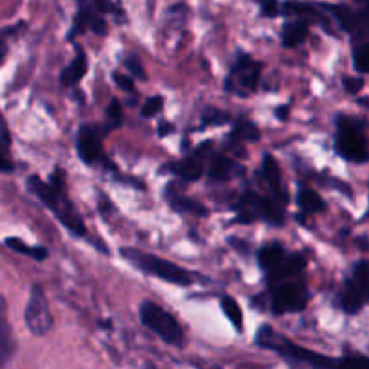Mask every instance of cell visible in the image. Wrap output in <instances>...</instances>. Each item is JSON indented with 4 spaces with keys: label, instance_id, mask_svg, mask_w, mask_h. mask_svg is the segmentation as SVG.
I'll list each match as a JSON object with an SVG mask.
<instances>
[{
    "label": "cell",
    "instance_id": "cell-24",
    "mask_svg": "<svg viewBox=\"0 0 369 369\" xmlns=\"http://www.w3.org/2000/svg\"><path fill=\"white\" fill-rule=\"evenodd\" d=\"M260 130L247 117L238 119L233 132H231V140H234V143H256V140H260Z\"/></svg>",
    "mask_w": 369,
    "mask_h": 369
},
{
    "label": "cell",
    "instance_id": "cell-25",
    "mask_svg": "<svg viewBox=\"0 0 369 369\" xmlns=\"http://www.w3.org/2000/svg\"><path fill=\"white\" fill-rule=\"evenodd\" d=\"M353 283L361 290L364 303H369V261L361 260L353 265Z\"/></svg>",
    "mask_w": 369,
    "mask_h": 369
},
{
    "label": "cell",
    "instance_id": "cell-18",
    "mask_svg": "<svg viewBox=\"0 0 369 369\" xmlns=\"http://www.w3.org/2000/svg\"><path fill=\"white\" fill-rule=\"evenodd\" d=\"M166 198H168V204L171 205L175 211L197 214V217H207L209 214V211L205 205H202L200 202H197V200H193V198L186 197V195L179 193L175 188H169L168 191H166Z\"/></svg>",
    "mask_w": 369,
    "mask_h": 369
},
{
    "label": "cell",
    "instance_id": "cell-31",
    "mask_svg": "<svg viewBox=\"0 0 369 369\" xmlns=\"http://www.w3.org/2000/svg\"><path fill=\"white\" fill-rule=\"evenodd\" d=\"M89 29L92 32H96V35H99V37H104V35L109 32V24L104 22V18L101 13L94 11L89 20Z\"/></svg>",
    "mask_w": 369,
    "mask_h": 369
},
{
    "label": "cell",
    "instance_id": "cell-26",
    "mask_svg": "<svg viewBox=\"0 0 369 369\" xmlns=\"http://www.w3.org/2000/svg\"><path fill=\"white\" fill-rule=\"evenodd\" d=\"M6 245L15 253L25 254V256H31L38 261L45 260L49 256L47 249H44V247H31V245L24 243V240H18V238H6Z\"/></svg>",
    "mask_w": 369,
    "mask_h": 369
},
{
    "label": "cell",
    "instance_id": "cell-10",
    "mask_svg": "<svg viewBox=\"0 0 369 369\" xmlns=\"http://www.w3.org/2000/svg\"><path fill=\"white\" fill-rule=\"evenodd\" d=\"M76 150L85 164H104L107 169L116 171V164L104 157L103 140H101V133L96 126H81L76 135Z\"/></svg>",
    "mask_w": 369,
    "mask_h": 369
},
{
    "label": "cell",
    "instance_id": "cell-32",
    "mask_svg": "<svg viewBox=\"0 0 369 369\" xmlns=\"http://www.w3.org/2000/svg\"><path fill=\"white\" fill-rule=\"evenodd\" d=\"M258 4L261 8V15L269 16V18H274L281 13L279 0H258Z\"/></svg>",
    "mask_w": 369,
    "mask_h": 369
},
{
    "label": "cell",
    "instance_id": "cell-27",
    "mask_svg": "<svg viewBox=\"0 0 369 369\" xmlns=\"http://www.w3.org/2000/svg\"><path fill=\"white\" fill-rule=\"evenodd\" d=\"M222 310H224L225 317L229 319L231 325L234 326L236 332H241L243 329V313H241L240 305L234 301L233 297H222Z\"/></svg>",
    "mask_w": 369,
    "mask_h": 369
},
{
    "label": "cell",
    "instance_id": "cell-17",
    "mask_svg": "<svg viewBox=\"0 0 369 369\" xmlns=\"http://www.w3.org/2000/svg\"><path fill=\"white\" fill-rule=\"evenodd\" d=\"M337 303L342 312L349 313V315H355V313L361 312L362 306H364V297H362L361 290L357 289L353 279H346L344 286L339 292Z\"/></svg>",
    "mask_w": 369,
    "mask_h": 369
},
{
    "label": "cell",
    "instance_id": "cell-14",
    "mask_svg": "<svg viewBox=\"0 0 369 369\" xmlns=\"http://www.w3.org/2000/svg\"><path fill=\"white\" fill-rule=\"evenodd\" d=\"M261 173H263V179H265L267 186H269L270 189V197L279 200L281 204H286V202H289V195H286V189L283 188V182H281L279 166H277V161L270 153H267V155L263 157Z\"/></svg>",
    "mask_w": 369,
    "mask_h": 369
},
{
    "label": "cell",
    "instance_id": "cell-5",
    "mask_svg": "<svg viewBox=\"0 0 369 369\" xmlns=\"http://www.w3.org/2000/svg\"><path fill=\"white\" fill-rule=\"evenodd\" d=\"M285 204H281L274 197H261L254 191H245L240 198V204L236 205L238 220L243 224H249L254 220L269 222L270 225L285 224Z\"/></svg>",
    "mask_w": 369,
    "mask_h": 369
},
{
    "label": "cell",
    "instance_id": "cell-42",
    "mask_svg": "<svg viewBox=\"0 0 369 369\" xmlns=\"http://www.w3.org/2000/svg\"><path fill=\"white\" fill-rule=\"evenodd\" d=\"M78 2H85V0H78Z\"/></svg>",
    "mask_w": 369,
    "mask_h": 369
},
{
    "label": "cell",
    "instance_id": "cell-2",
    "mask_svg": "<svg viewBox=\"0 0 369 369\" xmlns=\"http://www.w3.org/2000/svg\"><path fill=\"white\" fill-rule=\"evenodd\" d=\"M256 344L261 348L276 351L281 358H285L292 365H312V368H329L337 365V361L325 357V355L306 349L303 346L294 344L290 339L283 337L281 333L274 332L269 325H263L256 333Z\"/></svg>",
    "mask_w": 369,
    "mask_h": 369
},
{
    "label": "cell",
    "instance_id": "cell-16",
    "mask_svg": "<svg viewBox=\"0 0 369 369\" xmlns=\"http://www.w3.org/2000/svg\"><path fill=\"white\" fill-rule=\"evenodd\" d=\"M76 49H78L76 58H74V60L71 61V63H68L60 74V81L65 85V87H73V85L80 83L81 78H83L85 74H87V71H89V58H87V52H85L81 47H76Z\"/></svg>",
    "mask_w": 369,
    "mask_h": 369
},
{
    "label": "cell",
    "instance_id": "cell-23",
    "mask_svg": "<svg viewBox=\"0 0 369 369\" xmlns=\"http://www.w3.org/2000/svg\"><path fill=\"white\" fill-rule=\"evenodd\" d=\"M297 205H299L303 213L306 214L322 213L326 209V202L319 197V193H315L310 188L299 189V193H297Z\"/></svg>",
    "mask_w": 369,
    "mask_h": 369
},
{
    "label": "cell",
    "instance_id": "cell-6",
    "mask_svg": "<svg viewBox=\"0 0 369 369\" xmlns=\"http://www.w3.org/2000/svg\"><path fill=\"white\" fill-rule=\"evenodd\" d=\"M139 317L146 328L157 333L164 342L171 346H182V342H184L182 326L162 306H159L153 301H143L139 308Z\"/></svg>",
    "mask_w": 369,
    "mask_h": 369
},
{
    "label": "cell",
    "instance_id": "cell-39",
    "mask_svg": "<svg viewBox=\"0 0 369 369\" xmlns=\"http://www.w3.org/2000/svg\"><path fill=\"white\" fill-rule=\"evenodd\" d=\"M6 54H8V44L0 38V63L6 60Z\"/></svg>",
    "mask_w": 369,
    "mask_h": 369
},
{
    "label": "cell",
    "instance_id": "cell-12",
    "mask_svg": "<svg viewBox=\"0 0 369 369\" xmlns=\"http://www.w3.org/2000/svg\"><path fill=\"white\" fill-rule=\"evenodd\" d=\"M211 148V143H204L197 152L193 153L188 159L182 161L171 162L168 166L169 173H173L175 177L182 179V181H198L204 173V159H205V150Z\"/></svg>",
    "mask_w": 369,
    "mask_h": 369
},
{
    "label": "cell",
    "instance_id": "cell-8",
    "mask_svg": "<svg viewBox=\"0 0 369 369\" xmlns=\"http://www.w3.org/2000/svg\"><path fill=\"white\" fill-rule=\"evenodd\" d=\"M310 299V294L303 283H285V279L279 281V285L274 286L272 297H270V310L276 315L281 313L301 312L306 308Z\"/></svg>",
    "mask_w": 369,
    "mask_h": 369
},
{
    "label": "cell",
    "instance_id": "cell-41",
    "mask_svg": "<svg viewBox=\"0 0 369 369\" xmlns=\"http://www.w3.org/2000/svg\"><path fill=\"white\" fill-rule=\"evenodd\" d=\"M353 2L358 6V8L364 9L365 13H369V0H353Z\"/></svg>",
    "mask_w": 369,
    "mask_h": 369
},
{
    "label": "cell",
    "instance_id": "cell-7",
    "mask_svg": "<svg viewBox=\"0 0 369 369\" xmlns=\"http://www.w3.org/2000/svg\"><path fill=\"white\" fill-rule=\"evenodd\" d=\"M261 71H263V65L260 61L245 52H240L225 78V90L238 97H249L250 94L256 92Z\"/></svg>",
    "mask_w": 369,
    "mask_h": 369
},
{
    "label": "cell",
    "instance_id": "cell-13",
    "mask_svg": "<svg viewBox=\"0 0 369 369\" xmlns=\"http://www.w3.org/2000/svg\"><path fill=\"white\" fill-rule=\"evenodd\" d=\"M15 339H13V329L8 319V303L6 297L0 294V368H4L9 358L15 353Z\"/></svg>",
    "mask_w": 369,
    "mask_h": 369
},
{
    "label": "cell",
    "instance_id": "cell-34",
    "mask_svg": "<svg viewBox=\"0 0 369 369\" xmlns=\"http://www.w3.org/2000/svg\"><path fill=\"white\" fill-rule=\"evenodd\" d=\"M342 85H344V90L348 94H358L362 89H364V80L362 78H351V76H344L342 78Z\"/></svg>",
    "mask_w": 369,
    "mask_h": 369
},
{
    "label": "cell",
    "instance_id": "cell-21",
    "mask_svg": "<svg viewBox=\"0 0 369 369\" xmlns=\"http://www.w3.org/2000/svg\"><path fill=\"white\" fill-rule=\"evenodd\" d=\"M305 265H306V260L303 254L299 253L290 254V256H285V260L281 261V265L277 267L274 272H270V279L281 281V279H286V277L297 276L299 272H303Z\"/></svg>",
    "mask_w": 369,
    "mask_h": 369
},
{
    "label": "cell",
    "instance_id": "cell-11",
    "mask_svg": "<svg viewBox=\"0 0 369 369\" xmlns=\"http://www.w3.org/2000/svg\"><path fill=\"white\" fill-rule=\"evenodd\" d=\"M322 8L332 15V18L337 22L342 31L351 35V38L361 37L365 31H369V13H365L364 9H355L344 4H322Z\"/></svg>",
    "mask_w": 369,
    "mask_h": 369
},
{
    "label": "cell",
    "instance_id": "cell-35",
    "mask_svg": "<svg viewBox=\"0 0 369 369\" xmlns=\"http://www.w3.org/2000/svg\"><path fill=\"white\" fill-rule=\"evenodd\" d=\"M126 67H128L130 73L133 74L135 78H139V80H146V73H145V67H143V63H140V60L137 56H128L126 58Z\"/></svg>",
    "mask_w": 369,
    "mask_h": 369
},
{
    "label": "cell",
    "instance_id": "cell-15",
    "mask_svg": "<svg viewBox=\"0 0 369 369\" xmlns=\"http://www.w3.org/2000/svg\"><path fill=\"white\" fill-rule=\"evenodd\" d=\"M241 171H243V168L238 162H234L233 159L224 155H214L211 159V166H209V179L213 182H225L240 175Z\"/></svg>",
    "mask_w": 369,
    "mask_h": 369
},
{
    "label": "cell",
    "instance_id": "cell-30",
    "mask_svg": "<svg viewBox=\"0 0 369 369\" xmlns=\"http://www.w3.org/2000/svg\"><path fill=\"white\" fill-rule=\"evenodd\" d=\"M227 121H229V116L218 109H207L204 114H202V123H204V125L218 126V125H224V123H227Z\"/></svg>",
    "mask_w": 369,
    "mask_h": 369
},
{
    "label": "cell",
    "instance_id": "cell-22",
    "mask_svg": "<svg viewBox=\"0 0 369 369\" xmlns=\"http://www.w3.org/2000/svg\"><path fill=\"white\" fill-rule=\"evenodd\" d=\"M285 260V249L279 243H269L261 247L258 253V263L265 272H274L281 265V261Z\"/></svg>",
    "mask_w": 369,
    "mask_h": 369
},
{
    "label": "cell",
    "instance_id": "cell-9",
    "mask_svg": "<svg viewBox=\"0 0 369 369\" xmlns=\"http://www.w3.org/2000/svg\"><path fill=\"white\" fill-rule=\"evenodd\" d=\"M25 325L32 335H45L52 328V313L49 310L47 297L40 285H32L31 296H29L28 306L24 312Z\"/></svg>",
    "mask_w": 369,
    "mask_h": 369
},
{
    "label": "cell",
    "instance_id": "cell-36",
    "mask_svg": "<svg viewBox=\"0 0 369 369\" xmlns=\"http://www.w3.org/2000/svg\"><path fill=\"white\" fill-rule=\"evenodd\" d=\"M112 78H114V81H116L119 89H123L125 92H132V94L135 92V85H133L132 78L125 76V74H121V73H114Z\"/></svg>",
    "mask_w": 369,
    "mask_h": 369
},
{
    "label": "cell",
    "instance_id": "cell-3",
    "mask_svg": "<svg viewBox=\"0 0 369 369\" xmlns=\"http://www.w3.org/2000/svg\"><path fill=\"white\" fill-rule=\"evenodd\" d=\"M335 152L348 162L364 164L369 162V140L365 135V123L358 117L339 114L335 119Z\"/></svg>",
    "mask_w": 369,
    "mask_h": 369
},
{
    "label": "cell",
    "instance_id": "cell-4",
    "mask_svg": "<svg viewBox=\"0 0 369 369\" xmlns=\"http://www.w3.org/2000/svg\"><path fill=\"white\" fill-rule=\"evenodd\" d=\"M121 254L125 260H128L137 270L140 272L148 274V276L159 277V279H164L168 283H173V285H182V286H189L193 283V276L184 270L182 267L175 265L171 261L164 260V258L153 256V254L143 253V250L137 249H121Z\"/></svg>",
    "mask_w": 369,
    "mask_h": 369
},
{
    "label": "cell",
    "instance_id": "cell-19",
    "mask_svg": "<svg viewBox=\"0 0 369 369\" xmlns=\"http://www.w3.org/2000/svg\"><path fill=\"white\" fill-rule=\"evenodd\" d=\"M310 31V22L305 18H294V20L286 22L281 31V40L285 47H297L306 40Z\"/></svg>",
    "mask_w": 369,
    "mask_h": 369
},
{
    "label": "cell",
    "instance_id": "cell-1",
    "mask_svg": "<svg viewBox=\"0 0 369 369\" xmlns=\"http://www.w3.org/2000/svg\"><path fill=\"white\" fill-rule=\"evenodd\" d=\"M28 188L37 195V198L45 207H49L52 213L56 214L58 220L65 225V229L80 238L87 234L83 218L78 214L76 207L67 197L65 175L61 169H54V173H51V177H49V182L40 181V177H37V175H31L28 179Z\"/></svg>",
    "mask_w": 369,
    "mask_h": 369
},
{
    "label": "cell",
    "instance_id": "cell-28",
    "mask_svg": "<svg viewBox=\"0 0 369 369\" xmlns=\"http://www.w3.org/2000/svg\"><path fill=\"white\" fill-rule=\"evenodd\" d=\"M125 121V114H123V107L117 99H112V103L109 104L107 110V130L110 128H119Z\"/></svg>",
    "mask_w": 369,
    "mask_h": 369
},
{
    "label": "cell",
    "instance_id": "cell-33",
    "mask_svg": "<svg viewBox=\"0 0 369 369\" xmlns=\"http://www.w3.org/2000/svg\"><path fill=\"white\" fill-rule=\"evenodd\" d=\"M337 365L342 368H369V357H342L341 361H337Z\"/></svg>",
    "mask_w": 369,
    "mask_h": 369
},
{
    "label": "cell",
    "instance_id": "cell-20",
    "mask_svg": "<svg viewBox=\"0 0 369 369\" xmlns=\"http://www.w3.org/2000/svg\"><path fill=\"white\" fill-rule=\"evenodd\" d=\"M351 60H353V67L358 74H369V31L353 38Z\"/></svg>",
    "mask_w": 369,
    "mask_h": 369
},
{
    "label": "cell",
    "instance_id": "cell-37",
    "mask_svg": "<svg viewBox=\"0 0 369 369\" xmlns=\"http://www.w3.org/2000/svg\"><path fill=\"white\" fill-rule=\"evenodd\" d=\"M90 2H92L94 9H96L97 13H101V15H103V13L116 11V9H114V4L110 2V0H90Z\"/></svg>",
    "mask_w": 369,
    "mask_h": 369
},
{
    "label": "cell",
    "instance_id": "cell-40",
    "mask_svg": "<svg viewBox=\"0 0 369 369\" xmlns=\"http://www.w3.org/2000/svg\"><path fill=\"white\" fill-rule=\"evenodd\" d=\"M276 114L279 119H286V117H289V107H279Z\"/></svg>",
    "mask_w": 369,
    "mask_h": 369
},
{
    "label": "cell",
    "instance_id": "cell-38",
    "mask_svg": "<svg viewBox=\"0 0 369 369\" xmlns=\"http://www.w3.org/2000/svg\"><path fill=\"white\" fill-rule=\"evenodd\" d=\"M169 132H173V126L169 125V123H166V121H162L161 125H159V135L164 137V135H168Z\"/></svg>",
    "mask_w": 369,
    "mask_h": 369
},
{
    "label": "cell",
    "instance_id": "cell-29",
    "mask_svg": "<svg viewBox=\"0 0 369 369\" xmlns=\"http://www.w3.org/2000/svg\"><path fill=\"white\" fill-rule=\"evenodd\" d=\"M162 107H164V99L161 96H152L146 99V103L143 104V110H140V116L143 117H155L157 114L161 112Z\"/></svg>",
    "mask_w": 369,
    "mask_h": 369
}]
</instances>
